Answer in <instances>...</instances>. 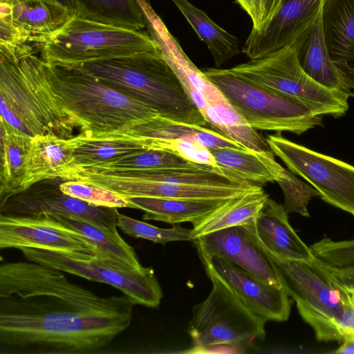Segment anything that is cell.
I'll return each instance as SVG.
<instances>
[{
	"label": "cell",
	"instance_id": "obj_1",
	"mask_svg": "<svg viewBox=\"0 0 354 354\" xmlns=\"http://www.w3.org/2000/svg\"><path fill=\"white\" fill-rule=\"evenodd\" d=\"M135 301L100 297L35 262L0 265V344L22 353L100 352L130 325Z\"/></svg>",
	"mask_w": 354,
	"mask_h": 354
},
{
	"label": "cell",
	"instance_id": "obj_2",
	"mask_svg": "<svg viewBox=\"0 0 354 354\" xmlns=\"http://www.w3.org/2000/svg\"><path fill=\"white\" fill-rule=\"evenodd\" d=\"M73 66L147 105L161 117L199 126L207 124L158 49Z\"/></svg>",
	"mask_w": 354,
	"mask_h": 354
},
{
	"label": "cell",
	"instance_id": "obj_3",
	"mask_svg": "<svg viewBox=\"0 0 354 354\" xmlns=\"http://www.w3.org/2000/svg\"><path fill=\"white\" fill-rule=\"evenodd\" d=\"M44 71L55 97L75 118L80 133L84 135L115 134L159 115L155 110L77 66L44 62Z\"/></svg>",
	"mask_w": 354,
	"mask_h": 354
},
{
	"label": "cell",
	"instance_id": "obj_4",
	"mask_svg": "<svg viewBox=\"0 0 354 354\" xmlns=\"http://www.w3.org/2000/svg\"><path fill=\"white\" fill-rule=\"evenodd\" d=\"M1 118L31 137H75L80 126L62 106L48 82L44 62L34 55L18 62L0 55Z\"/></svg>",
	"mask_w": 354,
	"mask_h": 354
},
{
	"label": "cell",
	"instance_id": "obj_5",
	"mask_svg": "<svg viewBox=\"0 0 354 354\" xmlns=\"http://www.w3.org/2000/svg\"><path fill=\"white\" fill-rule=\"evenodd\" d=\"M269 257L282 288L318 341L342 343L354 335V288L336 280L317 258L304 261Z\"/></svg>",
	"mask_w": 354,
	"mask_h": 354
},
{
	"label": "cell",
	"instance_id": "obj_6",
	"mask_svg": "<svg viewBox=\"0 0 354 354\" xmlns=\"http://www.w3.org/2000/svg\"><path fill=\"white\" fill-rule=\"evenodd\" d=\"M203 72L255 129L301 135L322 124V115L297 97L243 79L229 69L208 68Z\"/></svg>",
	"mask_w": 354,
	"mask_h": 354
},
{
	"label": "cell",
	"instance_id": "obj_7",
	"mask_svg": "<svg viewBox=\"0 0 354 354\" xmlns=\"http://www.w3.org/2000/svg\"><path fill=\"white\" fill-rule=\"evenodd\" d=\"M149 35L73 15L41 47L48 64L78 65L157 50Z\"/></svg>",
	"mask_w": 354,
	"mask_h": 354
},
{
	"label": "cell",
	"instance_id": "obj_8",
	"mask_svg": "<svg viewBox=\"0 0 354 354\" xmlns=\"http://www.w3.org/2000/svg\"><path fill=\"white\" fill-rule=\"evenodd\" d=\"M208 297L193 308L187 331L194 346L207 348L241 346L265 337L266 321L250 310L212 272Z\"/></svg>",
	"mask_w": 354,
	"mask_h": 354
},
{
	"label": "cell",
	"instance_id": "obj_9",
	"mask_svg": "<svg viewBox=\"0 0 354 354\" xmlns=\"http://www.w3.org/2000/svg\"><path fill=\"white\" fill-rule=\"evenodd\" d=\"M229 70L243 79L297 97L322 115L339 118L348 109V93L324 87L303 70L296 44L284 46L266 57L250 59Z\"/></svg>",
	"mask_w": 354,
	"mask_h": 354
},
{
	"label": "cell",
	"instance_id": "obj_10",
	"mask_svg": "<svg viewBox=\"0 0 354 354\" xmlns=\"http://www.w3.org/2000/svg\"><path fill=\"white\" fill-rule=\"evenodd\" d=\"M19 250L27 261L113 286L136 304L156 308L162 298L160 286L151 267L136 269L111 258L80 259L63 252L36 248H22Z\"/></svg>",
	"mask_w": 354,
	"mask_h": 354
},
{
	"label": "cell",
	"instance_id": "obj_11",
	"mask_svg": "<svg viewBox=\"0 0 354 354\" xmlns=\"http://www.w3.org/2000/svg\"><path fill=\"white\" fill-rule=\"evenodd\" d=\"M266 139L274 154L308 182L324 201L354 216V166L295 143L280 133Z\"/></svg>",
	"mask_w": 354,
	"mask_h": 354
},
{
	"label": "cell",
	"instance_id": "obj_12",
	"mask_svg": "<svg viewBox=\"0 0 354 354\" xmlns=\"http://www.w3.org/2000/svg\"><path fill=\"white\" fill-rule=\"evenodd\" d=\"M115 134L140 140L148 149L167 150L194 163L218 169L210 150L246 149L221 133L203 126L174 121L160 115L135 123Z\"/></svg>",
	"mask_w": 354,
	"mask_h": 354
},
{
	"label": "cell",
	"instance_id": "obj_13",
	"mask_svg": "<svg viewBox=\"0 0 354 354\" xmlns=\"http://www.w3.org/2000/svg\"><path fill=\"white\" fill-rule=\"evenodd\" d=\"M22 248L63 252L80 259L110 258L83 234L50 214H0V249Z\"/></svg>",
	"mask_w": 354,
	"mask_h": 354
},
{
	"label": "cell",
	"instance_id": "obj_14",
	"mask_svg": "<svg viewBox=\"0 0 354 354\" xmlns=\"http://www.w3.org/2000/svg\"><path fill=\"white\" fill-rule=\"evenodd\" d=\"M61 178L37 182L10 197L0 205V214L37 216L41 214L79 217L102 228L116 232L118 208L92 205L64 194Z\"/></svg>",
	"mask_w": 354,
	"mask_h": 354
},
{
	"label": "cell",
	"instance_id": "obj_15",
	"mask_svg": "<svg viewBox=\"0 0 354 354\" xmlns=\"http://www.w3.org/2000/svg\"><path fill=\"white\" fill-rule=\"evenodd\" d=\"M147 33L181 82L186 93L204 117L208 104L227 101L219 89L191 61L148 0H137Z\"/></svg>",
	"mask_w": 354,
	"mask_h": 354
},
{
	"label": "cell",
	"instance_id": "obj_16",
	"mask_svg": "<svg viewBox=\"0 0 354 354\" xmlns=\"http://www.w3.org/2000/svg\"><path fill=\"white\" fill-rule=\"evenodd\" d=\"M65 178L91 183L125 197L231 198L241 196L259 187L253 183L239 187L183 185L142 180L112 172L92 173L77 170L69 171L66 174Z\"/></svg>",
	"mask_w": 354,
	"mask_h": 354
},
{
	"label": "cell",
	"instance_id": "obj_17",
	"mask_svg": "<svg viewBox=\"0 0 354 354\" xmlns=\"http://www.w3.org/2000/svg\"><path fill=\"white\" fill-rule=\"evenodd\" d=\"M200 259L205 270L216 276L255 315L266 322L288 319L292 301L283 288L271 286L221 257Z\"/></svg>",
	"mask_w": 354,
	"mask_h": 354
},
{
	"label": "cell",
	"instance_id": "obj_18",
	"mask_svg": "<svg viewBox=\"0 0 354 354\" xmlns=\"http://www.w3.org/2000/svg\"><path fill=\"white\" fill-rule=\"evenodd\" d=\"M193 241L200 258L221 257L260 280L282 288L270 257L244 225L203 234Z\"/></svg>",
	"mask_w": 354,
	"mask_h": 354
},
{
	"label": "cell",
	"instance_id": "obj_19",
	"mask_svg": "<svg viewBox=\"0 0 354 354\" xmlns=\"http://www.w3.org/2000/svg\"><path fill=\"white\" fill-rule=\"evenodd\" d=\"M324 1L283 0L278 12L265 28L252 29L242 52L255 59L296 44L313 24Z\"/></svg>",
	"mask_w": 354,
	"mask_h": 354
},
{
	"label": "cell",
	"instance_id": "obj_20",
	"mask_svg": "<svg viewBox=\"0 0 354 354\" xmlns=\"http://www.w3.org/2000/svg\"><path fill=\"white\" fill-rule=\"evenodd\" d=\"M283 205L268 198L255 218L243 224L266 253L275 259L312 261L316 257L288 221Z\"/></svg>",
	"mask_w": 354,
	"mask_h": 354
},
{
	"label": "cell",
	"instance_id": "obj_21",
	"mask_svg": "<svg viewBox=\"0 0 354 354\" xmlns=\"http://www.w3.org/2000/svg\"><path fill=\"white\" fill-rule=\"evenodd\" d=\"M295 44L299 64L307 75L324 87L351 95L352 80L332 61L326 46L322 8L307 33Z\"/></svg>",
	"mask_w": 354,
	"mask_h": 354
},
{
	"label": "cell",
	"instance_id": "obj_22",
	"mask_svg": "<svg viewBox=\"0 0 354 354\" xmlns=\"http://www.w3.org/2000/svg\"><path fill=\"white\" fill-rule=\"evenodd\" d=\"M322 21L332 61L351 78L354 72V0H324Z\"/></svg>",
	"mask_w": 354,
	"mask_h": 354
},
{
	"label": "cell",
	"instance_id": "obj_23",
	"mask_svg": "<svg viewBox=\"0 0 354 354\" xmlns=\"http://www.w3.org/2000/svg\"><path fill=\"white\" fill-rule=\"evenodd\" d=\"M74 147L73 138L64 139L54 134L32 137L22 192L37 182L62 178L72 165Z\"/></svg>",
	"mask_w": 354,
	"mask_h": 354
},
{
	"label": "cell",
	"instance_id": "obj_24",
	"mask_svg": "<svg viewBox=\"0 0 354 354\" xmlns=\"http://www.w3.org/2000/svg\"><path fill=\"white\" fill-rule=\"evenodd\" d=\"M237 197V196H236ZM131 208L145 212L144 220L170 224L189 222L193 226L226 205L232 198L194 199L157 197H126Z\"/></svg>",
	"mask_w": 354,
	"mask_h": 354
},
{
	"label": "cell",
	"instance_id": "obj_25",
	"mask_svg": "<svg viewBox=\"0 0 354 354\" xmlns=\"http://www.w3.org/2000/svg\"><path fill=\"white\" fill-rule=\"evenodd\" d=\"M73 15L57 0H24L12 6L0 3V15L28 30L40 48L46 38Z\"/></svg>",
	"mask_w": 354,
	"mask_h": 354
},
{
	"label": "cell",
	"instance_id": "obj_26",
	"mask_svg": "<svg viewBox=\"0 0 354 354\" xmlns=\"http://www.w3.org/2000/svg\"><path fill=\"white\" fill-rule=\"evenodd\" d=\"M73 139V162L68 170L104 165L148 149L140 140L124 134L88 136L79 133Z\"/></svg>",
	"mask_w": 354,
	"mask_h": 354
},
{
	"label": "cell",
	"instance_id": "obj_27",
	"mask_svg": "<svg viewBox=\"0 0 354 354\" xmlns=\"http://www.w3.org/2000/svg\"><path fill=\"white\" fill-rule=\"evenodd\" d=\"M0 205L23 191L26 158L32 138L0 120Z\"/></svg>",
	"mask_w": 354,
	"mask_h": 354
},
{
	"label": "cell",
	"instance_id": "obj_28",
	"mask_svg": "<svg viewBox=\"0 0 354 354\" xmlns=\"http://www.w3.org/2000/svg\"><path fill=\"white\" fill-rule=\"evenodd\" d=\"M73 15L93 21L142 30L145 19L137 0H68Z\"/></svg>",
	"mask_w": 354,
	"mask_h": 354
},
{
	"label": "cell",
	"instance_id": "obj_29",
	"mask_svg": "<svg viewBox=\"0 0 354 354\" xmlns=\"http://www.w3.org/2000/svg\"><path fill=\"white\" fill-rule=\"evenodd\" d=\"M201 40L211 52L215 65L220 66L240 53L238 39L213 21L207 15L188 0H171Z\"/></svg>",
	"mask_w": 354,
	"mask_h": 354
},
{
	"label": "cell",
	"instance_id": "obj_30",
	"mask_svg": "<svg viewBox=\"0 0 354 354\" xmlns=\"http://www.w3.org/2000/svg\"><path fill=\"white\" fill-rule=\"evenodd\" d=\"M268 194L260 186L232 198L226 205L193 226L192 241L200 236L252 221Z\"/></svg>",
	"mask_w": 354,
	"mask_h": 354
},
{
	"label": "cell",
	"instance_id": "obj_31",
	"mask_svg": "<svg viewBox=\"0 0 354 354\" xmlns=\"http://www.w3.org/2000/svg\"><path fill=\"white\" fill-rule=\"evenodd\" d=\"M204 118L215 131L238 142L247 150L274 153L267 139L252 127L228 101L208 104Z\"/></svg>",
	"mask_w": 354,
	"mask_h": 354
},
{
	"label": "cell",
	"instance_id": "obj_32",
	"mask_svg": "<svg viewBox=\"0 0 354 354\" xmlns=\"http://www.w3.org/2000/svg\"><path fill=\"white\" fill-rule=\"evenodd\" d=\"M50 215L83 234L107 257L136 269L143 268L133 248L129 245L118 232H114L102 228L79 217Z\"/></svg>",
	"mask_w": 354,
	"mask_h": 354
},
{
	"label": "cell",
	"instance_id": "obj_33",
	"mask_svg": "<svg viewBox=\"0 0 354 354\" xmlns=\"http://www.w3.org/2000/svg\"><path fill=\"white\" fill-rule=\"evenodd\" d=\"M252 152L266 165L274 176V182L281 187L284 196L283 207L285 212L288 214L295 212L309 217L308 204L313 198L319 196V193L279 165L275 160L274 153Z\"/></svg>",
	"mask_w": 354,
	"mask_h": 354
},
{
	"label": "cell",
	"instance_id": "obj_34",
	"mask_svg": "<svg viewBox=\"0 0 354 354\" xmlns=\"http://www.w3.org/2000/svg\"><path fill=\"white\" fill-rule=\"evenodd\" d=\"M198 165L201 164L191 162L176 153L170 151L147 149L104 165L84 169H71L67 171L77 170L92 173H106L124 171L188 168L194 167Z\"/></svg>",
	"mask_w": 354,
	"mask_h": 354
},
{
	"label": "cell",
	"instance_id": "obj_35",
	"mask_svg": "<svg viewBox=\"0 0 354 354\" xmlns=\"http://www.w3.org/2000/svg\"><path fill=\"white\" fill-rule=\"evenodd\" d=\"M221 170L255 185L274 182L266 165L251 151L234 148L210 150Z\"/></svg>",
	"mask_w": 354,
	"mask_h": 354
},
{
	"label": "cell",
	"instance_id": "obj_36",
	"mask_svg": "<svg viewBox=\"0 0 354 354\" xmlns=\"http://www.w3.org/2000/svg\"><path fill=\"white\" fill-rule=\"evenodd\" d=\"M40 48L31 33L15 24L8 17L0 15V55L15 62L34 55Z\"/></svg>",
	"mask_w": 354,
	"mask_h": 354
},
{
	"label": "cell",
	"instance_id": "obj_37",
	"mask_svg": "<svg viewBox=\"0 0 354 354\" xmlns=\"http://www.w3.org/2000/svg\"><path fill=\"white\" fill-rule=\"evenodd\" d=\"M117 227L128 236L162 245L170 241H192V229H186L179 225L171 228H160L119 212L117 215Z\"/></svg>",
	"mask_w": 354,
	"mask_h": 354
},
{
	"label": "cell",
	"instance_id": "obj_38",
	"mask_svg": "<svg viewBox=\"0 0 354 354\" xmlns=\"http://www.w3.org/2000/svg\"><path fill=\"white\" fill-rule=\"evenodd\" d=\"M59 188L64 194L94 206L131 207L125 196L91 183L76 180H64L60 183Z\"/></svg>",
	"mask_w": 354,
	"mask_h": 354
},
{
	"label": "cell",
	"instance_id": "obj_39",
	"mask_svg": "<svg viewBox=\"0 0 354 354\" xmlns=\"http://www.w3.org/2000/svg\"><path fill=\"white\" fill-rule=\"evenodd\" d=\"M283 0H251L249 16L252 28L261 30L265 28L278 12Z\"/></svg>",
	"mask_w": 354,
	"mask_h": 354
},
{
	"label": "cell",
	"instance_id": "obj_40",
	"mask_svg": "<svg viewBox=\"0 0 354 354\" xmlns=\"http://www.w3.org/2000/svg\"><path fill=\"white\" fill-rule=\"evenodd\" d=\"M317 258V257H316ZM320 266L342 283L354 288V267L336 268L328 266L317 259Z\"/></svg>",
	"mask_w": 354,
	"mask_h": 354
},
{
	"label": "cell",
	"instance_id": "obj_41",
	"mask_svg": "<svg viewBox=\"0 0 354 354\" xmlns=\"http://www.w3.org/2000/svg\"><path fill=\"white\" fill-rule=\"evenodd\" d=\"M337 354H354V335L346 337L339 347L333 351Z\"/></svg>",
	"mask_w": 354,
	"mask_h": 354
},
{
	"label": "cell",
	"instance_id": "obj_42",
	"mask_svg": "<svg viewBox=\"0 0 354 354\" xmlns=\"http://www.w3.org/2000/svg\"><path fill=\"white\" fill-rule=\"evenodd\" d=\"M236 3L248 14L251 10V0H235Z\"/></svg>",
	"mask_w": 354,
	"mask_h": 354
},
{
	"label": "cell",
	"instance_id": "obj_43",
	"mask_svg": "<svg viewBox=\"0 0 354 354\" xmlns=\"http://www.w3.org/2000/svg\"><path fill=\"white\" fill-rule=\"evenodd\" d=\"M22 1H24V0H0V3L12 6L17 3Z\"/></svg>",
	"mask_w": 354,
	"mask_h": 354
},
{
	"label": "cell",
	"instance_id": "obj_44",
	"mask_svg": "<svg viewBox=\"0 0 354 354\" xmlns=\"http://www.w3.org/2000/svg\"><path fill=\"white\" fill-rule=\"evenodd\" d=\"M352 84H351V96L354 97V72L351 76Z\"/></svg>",
	"mask_w": 354,
	"mask_h": 354
},
{
	"label": "cell",
	"instance_id": "obj_45",
	"mask_svg": "<svg viewBox=\"0 0 354 354\" xmlns=\"http://www.w3.org/2000/svg\"><path fill=\"white\" fill-rule=\"evenodd\" d=\"M57 1H59L61 3H62L63 5H64L65 6L68 7L70 9L68 0H57Z\"/></svg>",
	"mask_w": 354,
	"mask_h": 354
}]
</instances>
